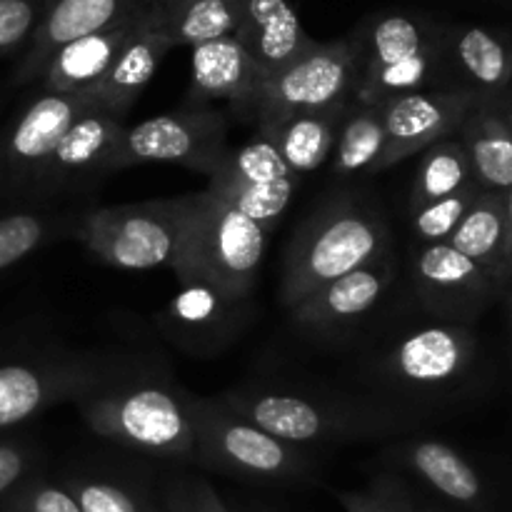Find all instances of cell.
<instances>
[{"label":"cell","instance_id":"cell-2","mask_svg":"<svg viewBox=\"0 0 512 512\" xmlns=\"http://www.w3.org/2000/svg\"><path fill=\"white\" fill-rule=\"evenodd\" d=\"M388 255L393 235L378 200L360 190L335 193L290 238L280 298L293 308L320 285Z\"/></svg>","mask_w":512,"mask_h":512},{"label":"cell","instance_id":"cell-39","mask_svg":"<svg viewBox=\"0 0 512 512\" xmlns=\"http://www.w3.org/2000/svg\"><path fill=\"white\" fill-rule=\"evenodd\" d=\"M163 505L165 512H230L213 485L195 475H170Z\"/></svg>","mask_w":512,"mask_h":512},{"label":"cell","instance_id":"cell-28","mask_svg":"<svg viewBox=\"0 0 512 512\" xmlns=\"http://www.w3.org/2000/svg\"><path fill=\"white\" fill-rule=\"evenodd\" d=\"M463 88L480 98H508L512 83V43L488 28H463L450 43Z\"/></svg>","mask_w":512,"mask_h":512},{"label":"cell","instance_id":"cell-12","mask_svg":"<svg viewBox=\"0 0 512 512\" xmlns=\"http://www.w3.org/2000/svg\"><path fill=\"white\" fill-rule=\"evenodd\" d=\"M255 315L253 295H235L203 280L180 283L155 318L165 340L193 358H215L228 350Z\"/></svg>","mask_w":512,"mask_h":512},{"label":"cell","instance_id":"cell-17","mask_svg":"<svg viewBox=\"0 0 512 512\" xmlns=\"http://www.w3.org/2000/svg\"><path fill=\"white\" fill-rule=\"evenodd\" d=\"M395 278L398 265L393 255H388L378 263L320 285L290 308V318L295 328L313 338L335 340L338 335L353 333L363 320H368V315L383 303Z\"/></svg>","mask_w":512,"mask_h":512},{"label":"cell","instance_id":"cell-5","mask_svg":"<svg viewBox=\"0 0 512 512\" xmlns=\"http://www.w3.org/2000/svg\"><path fill=\"white\" fill-rule=\"evenodd\" d=\"M268 245V230L208 188L193 193L173 270L180 283L203 280L235 295H253Z\"/></svg>","mask_w":512,"mask_h":512},{"label":"cell","instance_id":"cell-40","mask_svg":"<svg viewBox=\"0 0 512 512\" xmlns=\"http://www.w3.org/2000/svg\"><path fill=\"white\" fill-rule=\"evenodd\" d=\"M33 465V450L8 443L0 445V498H8L25 478H30Z\"/></svg>","mask_w":512,"mask_h":512},{"label":"cell","instance_id":"cell-24","mask_svg":"<svg viewBox=\"0 0 512 512\" xmlns=\"http://www.w3.org/2000/svg\"><path fill=\"white\" fill-rule=\"evenodd\" d=\"M170 50L173 48L168 45V40L153 33L143 20L140 30L125 43V48L120 50V55L110 65L108 73L103 75V80L90 88L98 98L100 108L120 115V118H128L130 108L145 93V88L155 78L160 63H163Z\"/></svg>","mask_w":512,"mask_h":512},{"label":"cell","instance_id":"cell-31","mask_svg":"<svg viewBox=\"0 0 512 512\" xmlns=\"http://www.w3.org/2000/svg\"><path fill=\"white\" fill-rule=\"evenodd\" d=\"M80 210H15L0 218V270H8L35 250L73 238Z\"/></svg>","mask_w":512,"mask_h":512},{"label":"cell","instance_id":"cell-1","mask_svg":"<svg viewBox=\"0 0 512 512\" xmlns=\"http://www.w3.org/2000/svg\"><path fill=\"white\" fill-rule=\"evenodd\" d=\"M220 398L265 433L305 450L388 438L413 425V415L388 400L285 378L245 380Z\"/></svg>","mask_w":512,"mask_h":512},{"label":"cell","instance_id":"cell-37","mask_svg":"<svg viewBox=\"0 0 512 512\" xmlns=\"http://www.w3.org/2000/svg\"><path fill=\"white\" fill-rule=\"evenodd\" d=\"M3 512H80L60 478L30 475L5 498Z\"/></svg>","mask_w":512,"mask_h":512},{"label":"cell","instance_id":"cell-34","mask_svg":"<svg viewBox=\"0 0 512 512\" xmlns=\"http://www.w3.org/2000/svg\"><path fill=\"white\" fill-rule=\"evenodd\" d=\"M440 63H443V45L413 55L408 60H400L395 65H388V68L370 70V73L358 75L350 100L378 105L390 98H398V95L418 93L433 80V75H438Z\"/></svg>","mask_w":512,"mask_h":512},{"label":"cell","instance_id":"cell-29","mask_svg":"<svg viewBox=\"0 0 512 512\" xmlns=\"http://www.w3.org/2000/svg\"><path fill=\"white\" fill-rule=\"evenodd\" d=\"M385 150L383 103L368 105L350 100L340 120L338 138L330 155V175L350 178L358 173H378Z\"/></svg>","mask_w":512,"mask_h":512},{"label":"cell","instance_id":"cell-18","mask_svg":"<svg viewBox=\"0 0 512 512\" xmlns=\"http://www.w3.org/2000/svg\"><path fill=\"white\" fill-rule=\"evenodd\" d=\"M263 83L258 65L235 35L210 40L193 48L190 55V88L185 93V105L203 108L213 100H225L230 113L240 120H255Z\"/></svg>","mask_w":512,"mask_h":512},{"label":"cell","instance_id":"cell-45","mask_svg":"<svg viewBox=\"0 0 512 512\" xmlns=\"http://www.w3.org/2000/svg\"><path fill=\"white\" fill-rule=\"evenodd\" d=\"M420 512H438V510H433V508H425V510H420Z\"/></svg>","mask_w":512,"mask_h":512},{"label":"cell","instance_id":"cell-27","mask_svg":"<svg viewBox=\"0 0 512 512\" xmlns=\"http://www.w3.org/2000/svg\"><path fill=\"white\" fill-rule=\"evenodd\" d=\"M348 103L315 110V113L293 115V118L283 120V123L273 125V128L260 130V133H265L273 140L275 148L283 155L285 165L298 178H303V175L315 173L325 160H330L335 138H338L340 120H343Z\"/></svg>","mask_w":512,"mask_h":512},{"label":"cell","instance_id":"cell-6","mask_svg":"<svg viewBox=\"0 0 512 512\" xmlns=\"http://www.w3.org/2000/svg\"><path fill=\"white\" fill-rule=\"evenodd\" d=\"M190 200L193 193L80 210L73 240L110 268H173L190 218Z\"/></svg>","mask_w":512,"mask_h":512},{"label":"cell","instance_id":"cell-36","mask_svg":"<svg viewBox=\"0 0 512 512\" xmlns=\"http://www.w3.org/2000/svg\"><path fill=\"white\" fill-rule=\"evenodd\" d=\"M335 495L345 512H420L410 490L395 475H375L363 490H340Z\"/></svg>","mask_w":512,"mask_h":512},{"label":"cell","instance_id":"cell-19","mask_svg":"<svg viewBox=\"0 0 512 512\" xmlns=\"http://www.w3.org/2000/svg\"><path fill=\"white\" fill-rule=\"evenodd\" d=\"M150 3L153 0H48L28 53L15 70V83L38 78L50 55L63 45L128 23L143 15Z\"/></svg>","mask_w":512,"mask_h":512},{"label":"cell","instance_id":"cell-11","mask_svg":"<svg viewBox=\"0 0 512 512\" xmlns=\"http://www.w3.org/2000/svg\"><path fill=\"white\" fill-rule=\"evenodd\" d=\"M298 180L273 140L258 130L245 145L225 150L208 190L270 233L288 210Z\"/></svg>","mask_w":512,"mask_h":512},{"label":"cell","instance_id":"cell-42","mask_svg":"<svg viewBox=\"0 0 512 512\" xmlns=\"http://www.w3.org/2000/svg\"><path fill=\"white\" fill-rule=\"evenodd\" d=\"M173 3H183V0H153V5H173Z\"/></svg>","mask_w":512,"mask_h":512},{"label":"cell","instance_id":"cell-8","mask_svg":"<svg viewBox=\"0 0 512 512\" xmlns=\"http://www.w3.org/2000/svg\"><path fill=\"white\" fill-rule=\"evenodd\" d=\"M228 115L188 108L125 125L108 160V175L145 163L183 165L210 178L228 150Z\"/></svg>","mask_w":512,"mask_h":512},{"label":"cell","instance_id":"cell-7","mask_svg":"<svg viewBox=\"0 0 512 512\" xmlns=\"http://www.w3.org/2000/svg\"><path fill=\"white\" fill-rule=\"evenodd\" d=\"M475 360L478 335L470 325L435 320L408 330L380 350L370 360V383L390 395V405L408 410L405 400H433L460 388Z\"/></svg>","mask_w":512,"mask_h":512},{"label":"cell","instance_id":"cell-9","mask_svg":"<svg viewBox=\"0 0 512 512\" xmlns=\"http://www.w3.org/2000/svg\"><path fill=\"white\" fill-rule=\"evenodd\" d=\"M100 353H50L0 365V430L60 403H75L118 373Z\"/></svg>","mask_w":512,"mask_h":512},{"label":"cell","instance_id":"cell-25","mask_svg":"<svg viewBox=\"0 0 512 512\" xmlns=\"http://www.w3.org/2000/svg\"><path fill=\"white\" fill-rule=\"evenodd\" d=\"M458 253L473 260L480 270L490 275L500 290L508 288V215H505V193L478 195L465 218L448 240Z\"/></svg>","mask_w":512,"mask_h":512},{"label":"cell","instance_id":"cell-15","mask_svg":"<svg viewBox=\"0 0 512 512\" xmlns=\"http://www.w3.org/2000/svg\"><path fill=\"white\" fill-rule=\"evenodd\" d=\"M478 100L480 95L470 88L418 90L385 100V150L378 173L453 138Z\"/></svg>","mask_w":512,"mask_h":512},{"label":"cell","instance_id":"cell-14","mask_svg":"<svg viewBox=\"0 0 512 512\" xmlns=\"http://www.w3.org/2000/svg\"><path fill=\"white\" fill-rule=\"evenodd\" d=\"M410 273L423 308L443 323L468 325L503 293L485 270L450 243L415 245Z\"/></svg>","mask_w":512,"mask_h":512},{"label":"cell","instance_id":"cell-23","mask_svg":"<svg viewBox=\"0 0 512 512\" xmlns=\"http://www.w3.org/2000/svg\"><path fill=\"white\" fill-rule=\"evenodd\" d=\"M145 13L128 23H120L103 33L85 35V38L55 50L38 75L40 90L43 93H78V90H90L93 85H98L110 65L115 63L120 50L125 48V43L140 30Z\"/></svg>","mask_w":512,"mask_h":512},{"label":"cell","instance_id":"cell-20","mask_svg":"<svg viewBox=\"0 0 512 512\" xmlns=\"http://www.w3.org/2000/svg\"><path fill=\"white\" fill-rule=\"evenodd\" d=\"M235 40L258 65L263 80L315 45L288 0H240Z\"/></svg>","mask_w":512,"mask_h":512},{"label":"cell","instance_id":"cell-21","mask_svg":"<svg viewBox=\"0 0 512 512\" xmlns=\"http://www.w3.org/2000/svg\"><path fill=\"white\" fill-rule=\"evenodd\" d=\"M455 138L468 153L480 190L505 193L512 188V103L508 98H480Z\"/></svg>","mask_w":512,"mask_h":512},{"label":"cell","instance_id":"cell-32","mask_svg":"<svg viewBox=\"0 0 512 512\" xmlns=\"http://www.w3.org/2000/svg\"><path fill=\"white\" fill-rule=\"evenodd\" d=\"M473 185H478L473 165H470L463 143L453 135V138H445L423 150L418 173H415L413 193H410V208L450 198V195L473 188Z\"/></svg>","mask_w":512,"mask_h":512},{"label":"cell","instance_id":"cell-10","mask_svg":"<svg viewBox=\"0 0 512 512\" xmlns=\"http://www.w3.org/2000/svg\"><path fill=\"white\" fill-rule=\"evenodd\" d=\"M355 80L358 58L353 40L315 43L293 63L265 78L255 125L258 130H268L293 115L348 103Z\"/></svg>","mask_w":512,"mask_h":512},{"label":"cell","instance_id":"cell-4","mask_svg":"<svg viewBox=\"0 0 512 512\" xmlns=\"http://www.w3.org/2000/svg\"><path fill=\"white\" fill-rule=\"evenodd\" d=\"M190 418L193 463L203 470L260 485H303L318 480V460L310 450L265 433L260 425L230 408L220 395H190Z\"/></svg>","mask_w":512,"mask_h":512},{"label":"cell","instance_id":"cell-35","mask_svg":"<svg viewBox=\"0 0 512 512\" xmlns=\"http://www.w3.org/2000/svg\"><path fill=\"white\" fill-rule=\"evenodd\" d=\"M483 190L478 185L465 188L460 193L450 195V198L435 200V203L420 205V208H410V230H413L415 245H435L448 243L450 235L465 218L470 205L478 200Z\"/></svg>","mask_w":512,"mask_h":512},{"label":"cell","instance_id":"cell-30","mask_svg":"<svg viewBox=\"0 0 512 512\" xmlns=\"http://www.w3.org/2000/svg\"><path fill=\"white\" fill-rule=\"evenodd\" d=\"M355 58H358V75L370 70L388 68V65L408 60L413 55L425 53L430 48H440L443 38L433 33L418 18L403 13H390L373 20L363 38L353 40Z\"/></svg>","mask_w":512,"mask_h":512},{"label":"cell","instance_id":"cell-43","mask_svg":"<svg viewBox=\"0 0 512 512\" xmlns=\"http://www.w3.org/2000/svg\"><path fill=\"white\" fill-rule=\"evenodd\" d=\"M512 285V283H510ZM510 330H512V295H510Z\"/></svg>","mask_w":512,"mask_h":512},{"label":"cell","instance_id":"cell-38","mask_svg":"<svg viewBox=\"0 0 512 512\" xmlns=\"http://www.w3.org/2000/svg\"><path fill=\"white\" fill-rule=\"evenodd\" d=\"M48 0H0V55L30 43Z\"/></svg>","mask_w":512,"mask_h":512},{"label":"cell","instance_id":"cell-41","mask_svg":"<svg viewBox=\"0 0 512 512\" xmlns=\"http://www.w3.org/2000/svg\"><path fill=\"white\" fill-rule=\"evenodd\" d=\"M505 215H508V285L512 283V188L505 190Z\"/></svg>","mask_w":512,"mask_h":512},{"label":"cell","instance_id":"cell-13","mask_svg":"<svg viewBox=\"0 0 512 512\" xmlns=\"http://www.w3.org/2000/svg\"><path fill=\"white\" fill-rule=\"evenodd\" d=\"M98 105L93 90H78V93L40 90L38 98L25 105L0 143V183L30 195L68 125L85 110Z\"/></svg>","mask_w":512,"mask_h":512},{"label":"cell","instance_id":"cell-26","mask_svg":"<svg viewBox=\"0 0 512 512\" xmlns=\"http://www.w3.org/2000/svg\"><path fill=\"white\" fill-rule=\"evenodd\" d=\"M240 23V0H183L173 5L150 3L145 25L160 38L168 40L170 48L210 43V40L235 35Z\"/></svg>","mask_w":512,"mask_h":512},{"label":"cell","instance_id":"cell-44","mask_svg":"<svg viewBox=\"0 0 512 512\" xmlns=\"http://www.w3.org/2000/svg\"><path fill=\"white\" fill-rule=\"evenodd\" d=\"M508 100L512 103V83H510V90H508Z\"/></svg>","mask_w":512,"mask_h":512},{"label":"cell","instance_id":"cell-33","mask_svg":"<svg viewBox=\"0 0 512 512\" xmlns=\"http://www.w3.org/2000/svg\"><path fill=\"white\" fill-rule=\"evenodd\" d=\"M60 480L73 493L80 512H160L148 490L125 475L75 468Z\"/></svg>","mask_w":512,"mask_h":512},{"label":"cell","instance_id":"cell-22","mask_svg":"<svg viewBox=\"0 0 512 512\" xmlns=\"http://www.w3.org/2000/svg\"><path fill=\"white\" fill-rule=\"evenodd\" d=\"M390 460L418 475L435 493L468 510H483L488 503L485 483L463 453L443 440L413 438L395 445Z\"/></svg>","mask_w":512,"mask_h":512},{"label":"cell","instance_id":"cell-3","mask_svg":"<svg viewBox=\"0 0 512 512\" xmlns=\"http://www.w3.org/2000/svg\"><path fill=\"white\" fill-rule=\"evenodd\" d=\"M75 405L98 438L173 463L195 460L190 393L170 380L118 370L108 383L75 400Z\"/></svg>","mask_w":512,"mask_h":512},{"label":"cell","instance_id":"cell-16","mask_svg":"<svg viewBox=\"0 0 512 512\" xmlns=\"http://www.w3.org/2000/svg\"><path fill=\"white\" fill-rule=\"evenodd\" d=\"M125 130V118L105 108H90L68 125L55 145L43 173L35 180V200H50L58 195H73L85 185L108 175V160Z\"/></svg>","mask_w":512,"mask_h":512}]
</instances>
